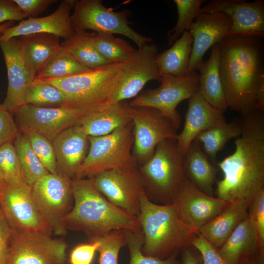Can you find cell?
<instances>
[{"label":"cell","mask_w":264,"mask_h":264,"mask_svg":"<svg viewBox=\"0 0 264 264\" xmlns=\"http://www.w3.org/2000/svg\"><path fill=\"white\" fill-rule=\"evenodd\" d=\"M218 44L220 75L228 108L241 115L264 111L262 38L229 36Z\"/></svg>","instance_id":"1"},{"label":"cell","mask_w":264,"mask_h":264,"mask_svg":"<svg viewBox=\"0 0 264 264\" xmlns=\"http://www.w3.org/2000/svg\"><path fill=\"white\" fill-rule=\"evenodd\" d=\"M242 133L234 152L217 163L223 178L216 181L217 198L228 202H251L264 189V111L241 115Z\"/></svg>","instance_id":"2"},{"label":"cell","mask_w":264,"mask_h":264,"mask_svg":"<svg viewBox=\"0 0 264 264\" xmlns=\"http://www.w3.org/2000/svg\"><path fill=\"white\" fill-rule=\"evenodd\" d=\"M72 188L73 206L63 220L67 230L82 231L89 240L116 230H141L137 217L111 203L91 178L73 179Z\"/></svg>","instance_id":"3"},{"label":"cell","mask_w":264,"mask_h":264,"mask_svg":"<svg viewBox=\"0 0 264 264\" xmlns=\"http://www.w3.org/2000/svg\"><path fill=\"white\" fill-rule=\"evenodd\" d=\"M137 219L144 236L142 252L160 259H166L190 245L198 232L180 219L173 203H155L149 199L145 192L140 198Z\"/></svg>","instance_id":"4"},{"label":"cell","mask_w":264,"mask_h":264,"mask_svg":"<svg viewBox=\"0 0 264 264\" xmlns=\"http://www.w3.org/2000/svg\"><path fill=\"white\" fill-rule=\"evenodd\" d=\"M122 64L110 63L62 78L35 79L52 85L61 91L64 96L62 107H101L111 104Z\"/></svg>","instance_id":"5"},{"label":"cell","mask_w":264,"mask_h":264,"mask_svg":"<svg viewBox=\"0 0 264 264\" xmlns=\"http://www.w3.org/2000/svg\"><path fill=\"white\" fill-rule=\"evenodd\" d=\"M182 159L176 139L168 138L157 145L149 160L138 166L149 200L158 204L173 203L186 178Z\"/></svg>","instance_id":"6"},{"label":"cell","mask_w":264,"mask_h":264,"mask_svg":"<svg viewBox=\"0 0 264 264\" xmlns=\"http://www.w3.org/2000/svg\"><path fill=\"white\" fill-rule=\"evenodd\" d=\"M133 128L132 122L105 135L88 136L89 151L75 178L92 177L110 170L138 166L132 154Z\"/></svg>","instance_id":"7"},{"label":"cell","mask_w":264,"mask_h":264,"mask_svg":"<svg viewBox=\"0 0 264 264\" xmlns=\"http://www.w3.org/2000/svg\"><path fill=\"white\" fill-rule=\"evenodd\" d=\"M70 21L74 31L92 30L98 33L120 34L141 47L153 43L151 38L142 36L130 27L128 10L119 12L106 7L101 0H75Z\"/></svg>","instance_id":"8"},{"label":"cell","mask_w":264,"mask_h":264,"mask_svg":"<svg viewBox=\"0 0 264 264\" xmlns=\"http://www.w3.org/2000/svg\"><path fill=\"white\" fill-rule=\"evenodd\" d=\"M72 180L66 176L49 173L31 186L39 212L53 234L57 236L67 233L63 220L73 206Z\"/></svg>","instance_id":"9"},{"label":"cell","mask_w":264,"mask_h":264,"mask_svg":"<svg viewBox=\"0 0 264 264\" xmlns=\"http://www.w3.org/2000/svg\"><path fill=\"white\" fill-rule=\"evenodd\" d=\"M107 105L96 108H51L25 104L15 112V122L20 132L37 133L52 142L62 132L79 125L84 116Z\"/></svg>","instance_id":"10"},{"label":"cell","mask_w":264,"mask_h":264,"mask_svg":"<svg viewBox=\"0 0 264 264\" xmlns=\"http://www.w3.org/2000/svg\"><path fill=\"white\" fill-rule=\"evenodd\" d=\"M161 75L159 87L145 90L128 104L131 107L157 109L170 119L178 129L181 118L177 106L198 91V73L196 71L183 77L164 74Z\"/></svg>","instance_id":"11"},{"label":"cell","mask_w":264,"mask_h":264,"mask_svg":"<svg viewBox=\"0 0 264 264\" xmlns=\"http://www.w3.org/2000/svg\"><path fill=\"white\" fill-rule=\"evenodd\" d=\"M128 108L133 124L132 154L138 166L153 156L156 147L165 139H176L177 129L172 121L156 109Z\"/></svg>","instance_id":"12"},{"label":"cell","mask_w":264,"mask_h":264,"mask_svg":"<svg viewBox=\"0 0 264 264\" xmlns=\"http://www.w3.org/2000/svg\"><path fill=\"white\" fill-rule=\"evenodd\" d=\"M0 206L13 232L53 234L34 202L31 186L25 181L5 182L0 193Z\"/></svg>","instance_id":"13"},{"label":"cell","mask_w":264,"mask_h":264,"mask_svg":"<svg viewBox=\"0 0 264 264\" xmlns=\"http://www.w3.org/2000/svg\"><path fill=\"white\" fill-rule=\"evenodd\" d=\"M91 178L96 188L112 204L137 217L145 190L138 166L119 168Z\"/></svg>","instance_id":"14"},{"label":"cell","mask_w":264,"mask_h":264,"mask_svg":"<svg viewBox=\"0 0 264 264\" xmlns=\"http://www.w3.org/2000/svg\"><path fill=\"white\" fill-rule=\"evenodd\" d=\"M157 54V45L153 43H147L136 49L122 64L119 81L111 104L136 96L149 81L160 82L161 74L156 62Z\"/></svg>","instance_id":"15"},{"label":"cell","mask_w":264,"mask_h":264,"mask_svg":"<svg viewBox=\"0 0 264 264\" xmlns=\"http://www.w3.org/2000/svg\"><path fill=\"white\" fill-rule=\"evenodd\" d=\"M67 243L51 235L13 232L7 264H64Z\"/></svg>","instance_id":"16"},{"label":"cell","mask_w":264,"mask_h":264,"mask_svg":"<svg viewBox=\"0 0 264 264\" xmlns=\"http://www.w3.org/2000/svg\"><path fill=\"white\" fill-rule=\"evenodd\" d=\"M173 203L180 219L198 232L219 215L229 202L207 195L185 178Z\"/></svg>","instance_id":"17"},{"label":"cell","mask_w":264,"mask_h":264,"mask_svg":"<svg viewBox=\"0 0 264 264\" xmlns=\"http://www.w3.org/2000/svg\"><path fill=\"white\" fill-rule=\"evenodd\" d=\"M220 12L228 15L232 26L228 36L264 37V0H211L201 13Z\"/></svg>","instance_id":"18"},{"label":"cell","mask_w":264,"mask_h":264,"mask_svg":"<svg viewBox=\"0 0 264 264\" xmlns=\"http://www.w3.org/2000/svg\"><path fill=\"white\" fill-rule=\"evenodd\" d=\"M0 47L6 66L8 82L6 96L1 106L13 114L24 105L25 90L36 76L25 60L18 38L0 41Z\"/></svg>","instance_id":"19"},{"label":"cell","mask_w":264,"mask_h":264,"mask_svg":"<svg viewBox=\"0 0 264 264\" xmlns=\"http://www.w3.org/2000/svg\"><path fill=\"white\" fill-rule=\"evenodd\" d=\"M232 26L229 17L220 12L200 13L187 31L193 38L187 74L198 70L206 51L228 36Z\"/></svg>","instance_id":"20"},{"label":"cell","mask_w":264,"mask_h":264,"mask_svg":"<svg viewBox=\"0 0 264 264\" xmlns=\"http://www.w3.org/2000/svg\"><path fill=\"white\" fill-rule=\"evenodd\" d=\"M75 0H64L51 14L40 18L30 17L17 25L4 30L0 42L13 38L37 33H49L66 40L74 33L70 21V11Z\"/></svg>","instance_id":"21"},{"label":"cell","mask_w":264,"mask_h":264,"mask_svg":"<svg viewBox=\"0 0 264 264\" xmlns=\"http://www.w3.org/2000/svg\"><path fill=\"white\" fill-rule=\"evenodd\" d=\"M57 174L73 179L87 156L89 148L88 136L79 125L60 133L52 141Z\"/></svg>","instance_id":"22"},{"label":"cell","mask_w":264,"mask_h":264,"mask_svg":"<svg viewBox=\"0 0 264 264\" xmlns=\"http://www.w3.org/2000/svg\"><path fill=\"white\" fill-rule=\"evenodd\" d=\"M225 121L223 113L197 92L188 99L184 126L176 138L179 152L183 155L199 133Z\"/></svg>","instance_id":"23"},{"label":"cell","mask_w":264,"mask_h":264,"mask_svg":"<svg viewBox=\"0 0 264 264\" xmlns=\"http://www.w3.org/2000/svg\"><path fill=\"white\" fill-rule=\"evenodd\" d=\"M182 161L186 178L201 191L214 197L213 186L217 180L219 168L198 141H192L183 155Z\"/></svg>","instance_id":"24"},{"label":"cell","mask_w":264,"mask_h":264,"mask_svg":"<svg viewBox=\"0 0 264 264\" xmlns=\"http://www.w3.org/2000/svg\"><path fill=\"white\" fill-rule=\"evenodd\" d=\"M250 204L245 200L229 202L219 215L202 226L198 232L214 247L220 248L239 223L248 217Z\"/></svg>","instance_id":"25"},{"label":"cell","mask_w":264,"mask_h":264,"mask_svg":"<svg viewBox=\"0 0 264 264\" xmlns=\"http://www.w3.org/2000/svg\"><path fill=\"white\" fill-rule=\"evenodd\" d=\"M132 122L124 101L109 104L84 116L79 125L88 136H100L127 126Z\"/></svg>","instance_id":"26"},{"label":"cell","mask_w":264,"mask_h":264,"mask_svg":"<svg viewBox=\"0 0 264 264\" xmlns=\"http://www.w3.org/2000/svg\"><path fill=\"white\" fill-rule=\"evenodd\" d=\"M218 250L228 264H239L244 260L258 256L260 248L257 235L248 216L239 223Z\"/></svg>","instance_id":"27"},{"label":"cell","mask_w":264,"mask_h":264,"mask_svg":"<svg viewBox=\"0 0 264 264\" xmlns=\"http://www.w3.org/2000/svg\"><path fill=\"white\" fill-rule=\"evenodd\" d=\"M25 60L36 76L62 49L60 37L37 33L18 37Z\"/></svg>","instance_id":"28"},{"label":"cell","mask_w":264,"mask_h":264,"mask_svg":"<svg viewBox=\"0 0 264 264\" xmlns=\"http://www.w3.org/2000/svg\"><path fill=\"white\" fill-rule=\"evenodd\" d=\"M220 54L217 44L212 47L209 58L198 67V92L211 106L224 113L228 106L220 75Z\"/></svg>","instance_id":"29"},{"label":"cell","mask_w":264,"mask_h":264,"mask_svg":"<svg viewBox=\"0 0 264 264\" xmlns=\"http://www.w3.org/2000/svg\"><path fill=\"white\" fill-rule=\"evenodd\" d=\"M193 43L191 34L185 31L170 48L158 53L156 62L160 73L176 77L186 75Z\"/></svg>","instance_id":"30"},{"label":"cell","mask_w":264,"mask_h":264,"mask_svg":"<svg viewBox=\"0 0 264 264\" xmlns=\"http://www.w3.org/2000/svg\"><path fill=\"white\" fill-rule=\"evenodd\" d=\"M242 133L240 118L232 121L223 122L199 133L194 140L200 144L210 159L216 163V157L232 139L239 137Z\"/></svg>","instance_id":"31"},{"label":"cell","mask_w":264,"mask_h":264,"mask_svg":"<svg viewBox=\"0 0 264 264\" xmlns=\"http://www.w3.org/2000/svg\"><path fill=\"white\" fill-rule=\"evenodd\" d=\"M92 33L74 31L61 43L62 47L78 62L89 69H95L110 64L99 53L91 40Z\"/></svg>","instance_id":"32"},{"label":"cell","mask_w":264,"mask_h":264,"mask_svg":"<svg viewBox=\"0 0 264 264\" xmlns=\"http://www.w3.org/2000/svg\"><path fill=\"white\" fill-rule=\"evenodd\" d=\"M13 144L23 179L27 184L31 186L38 179L49 174L33 151L25 134L20 132L13 141Z\"/></svg>","instance_id":"33"},{"label":"cell","mask_w":264,"mask_h":264,"mask_svg":"<svg viewBox=\"0 0 264 264\" xmlns=\"http://www.w3.org/2000/svg\"><path fill=\"white\" fill-rule=\"evenodd\" d=\"M91 40L99 53L110 63H124L136 49L112 34L92 32Z\"/></svg>","instance_id":"34"},{"label":"cell","mask_w":264,"mask_h":264,"mask_svg":"<svg viewBox=\"0 0 264 264\" xmlns=\"http://www.w3.org/2000/svg\"><path fill=\"white\" fill-rule=\"evenodd\" d=\"M89 70L62 48L60 51L36 76L39 80L62 78L80 74Z\"/></svg>","instance_id":"35"},{"label":"cell","mask_w":264,"mask_h":264,"mask_svg":"<svg viewBox=\"0 0 264 264\" xmlns=\"http://www.w3.org/2000/svg\"><path fill=\"white\" fill-rule=\"evenodd\" d=\"M24 102V105L39 107H61L64 103V96L54 86L35 79L25 90Z\"/></svg>","instance_id":"36"},{"label":"cell","mask_w":264,"mask_h":264,"mask_svg":"<svg viewBox=\"0 0 264 264\" xmlns=\"http://www.w3.org/2000/svg\"><path fill=\"white\" fill-rule=\"evenodd\" d=\"M204 0H174L178 13V19L175 26L168 33V43L169 45L178 38L196 17L201 13V5Z\"/></svg>","instance_id":"37"},{"label":"cell","mask_w":264,"mask_h":264,"mask_svg":"<svg viewBox=\"0 0 264 264\" xmlns=\"http://www.w3.org/2000/svg\"><path fill=\"white\" fill-rule=\"evenodd\" d=\"M122 231L130 251L129 264H178L176 260L177 253L166 259H160L143 254L142 247L144 243V236L142 230L138 231L131 230Z\"/></svg>","instance_id":"38"},{"label":"cell","mask_w":264,"mask_h":264,"mask_svg":"<svg viewBox=\"0 0 264 264\" xmlns=\"http://www.w3.org/2000/svg\"><path fill=\"white\" fill-rule=\"evenodd\" d=\"M91 239H95L99 242L97 250L99 254V264H118L119 251L127 245L122 230H114L104 236Z\"/></svg>","instance_id":"39"},{"label":"cell","mask_w":264,"mask_h":264,"mask_svg":"<svg viewBox=\"0 0 264 264\" xmlns=\"http://www.w3.org/2000/svg\"><path fill=\"white\" fill-rule=\"evenodd\" d=\"M0 170L7 184L24 181L13 142H7L0 146Z\"/></svg>","instance_id":"40"},{"label":"cell","mask_w":264,"mask_h":264,"mask_svg":"<svg viewBox=\"0 0 264 264\" xmlns=\"http://www.w3.org/2000/svg\"><path fill=\"white\" fill-rule=\"evenodd\" d=\"M30 146L44 167L52 174H57V163L52 142L37 133H24Z\"/></svg>","instance_id":"41"},{"label":"cell","mask_w":264,"mask_h":264,"mask_svg":"<svg viewBox=\"0 0 264 264\" xmlns=\"http://www.w3.org/2000/svg\"><path fill=\"white\" fill-rule=\"evenodd\" d=\"M248 217L255 228L260 248L257 257L264 262V189L260 192L250 202L248 210Z\"/></svg>","instance_id":"42"},{"label":"cell","mask_w":264,"mask_h":264,"mask_svg":"<svg viewBox=\"0 0 264 264\" xmlns=\"http://www.w3.org/2000/svg\"><path fill=\"white\" fill-rule=\"evenodd\" d=\"M191 245L200 253L202 264H228L214 247L198 232L192 240Z\"/></svg>","instance_id":"43"},{"label":"cell","mask_w":264,"mask_h":264,"mask_svg":"<svg viewBox=\"0 0 264 264\" xmlns=\"http://www.w3.org/2000/svg\"><path fill=\"white\" fill-rule=\"evenodd\" d=\"M99 242L95 239L89 240V242L76 245L71 250L69 261L71 264H91Z\"/></svg>","instance_id":"44"},{"label":"cell","mask_w":264,"mask_h":264,"mask_svg":"<svg viewBox=\"0 0 264 264\" xmlns=\"http://www.w3.org/2000/svg\"><path fill=\"white\" fill-rule=\"evenodd\" d=\"M12 115L0 104V146L7 142H13L20 133Z\"/></svg>","instance_id":"45"},{"label":"cell","mask_w":264,"mask_h":264,"mask_svg":"<svg viewBox=\"0 0 264 264\" xmlns=\"http://www.w3.org/2000/svg\"><path fill=\"white\" fill-rule=\"evenodd\" d=\"M13 229L0 206V264H7Z\"/></svg>","instance_id":"46"},{"label":"cell","mask_w":264,"mask_h":264,"mask_svg":"<svg viewBox=\"0 0 264 264\" xmlns=\"http://www.w3.org/2000/svg\"><path fill=\"white\" fill-rule=\"evenodd\" d=\"M25 16L34 18L45 11L56 0H13Z\"/></svg>","instance_id":"47"},{"label":"cell","mask_w":264,"mask_h":264,"mask_svg":"<svg viewBox=\"0 0 264 264\" xmlns=\"http://www.w3.org/2000/svg\"><path fill=\"white\" fill-rule=\"evenodd\" d=\"M25 18L13 0H0V24L7 22L22 21Z\"/></svg>","instance_id":"48"},{"label":"cell","mask_w":264,"mask_h":264,"mask_svg":"<svg viewBox=\"0 0 264 264\" xmlns=\"http://www.w3.org/2000/svg\"><path fill=\"white\" fill-rule=\"evenodd\" d=\"M189 246L182 250L181 264H199L198 257Z\"/></svg>","instance_id":"49"},{"label":"cell","mask_w":264,"mask_h":264,"mask_svg":"<svg viewBox=\"0 0 264 264\" xmlns=\"http://www.w3.org/2000/svg\"><path fill=\"white\" fill-rule=\"evenodd\" d=\"M13 26V22H7L0 24V35L5 29Z\"/></svg>","instance_id":"50"},{"label":"cell","mask_w":264,"mask_h":264,"mask_svg":"<svg viewBox=\"0 0 264 264\" xmlns=\"http://www.w3.org/2000/svg\"><path fill=\"white\" fill-rule=\"evenodd\" d=\"M239 264H256V263L254 258H248L242 261Z\"/></svg>","instance_id":"51"},{"label":"cell","mask_w":264,"mask_h":264,"mask_svg":"<svg viewBox=\"0 0 264 264\" xmlns=\"http://www.w3.org/2000/svg\"><path fill=\"white\" fill-rule=\"evenodd\" d=\"M5 183L4 177L2 173L0 170V185H3Z\"/></svg>","instance_id":"52"},{"label":"cell","mask_w":264,"mask_h":264,"mask_svg":"<svg viewBox=\"0 0 264 264\" xmlns=\"http://www.w3.org/2000/svg\"><path fill=\"white\" fill-rule=\"evenodd\" d=\"M3 185H0V191H1V187H2V186Z\"/></svg>","instance_id":"53"}]
</instances>
